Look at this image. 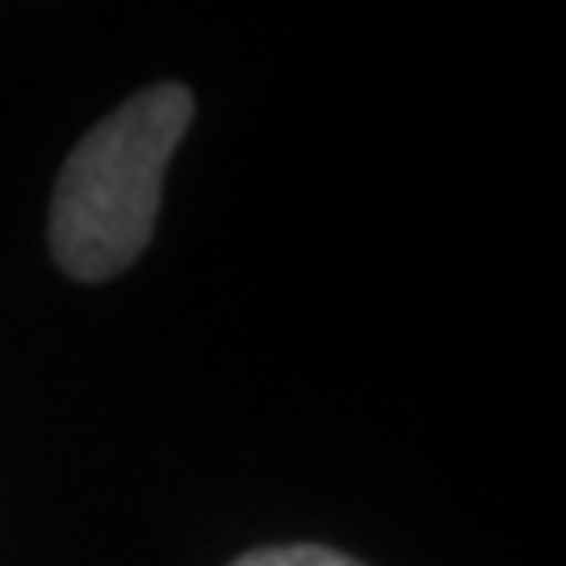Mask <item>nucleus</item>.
<instances>
[{"mask_svg": "<svg viewBox=\"0 0 566 566\" xmlns=\"http://www.w3.org/2000/svg\"><path fill=\"white\" fill-rule=\"evenodd\" d=\"M189 122V88L156 84L76 143L51 198V248L67 277L105 282L147 248L160 214L164 168Z\"/></svg>", "mask_w": 566, "mask_h": 566, "instance_id": "nucleus-1", "label": "nucleus"}, {"mask_svg": "<svg viewBox=\"0 0 566 566\" xmlns=\"http://www.w3.org/2000/svg\"><path fill=\"white\" fill-rule=\"evenodd\" d=\"M231 566H361V563L324 546H269L243 554Z\"/></svg>", "mask_w": 566, "mask_h": 566, "instance_id": "nucleus-2", "label": "nucleus"}]
</instances>
